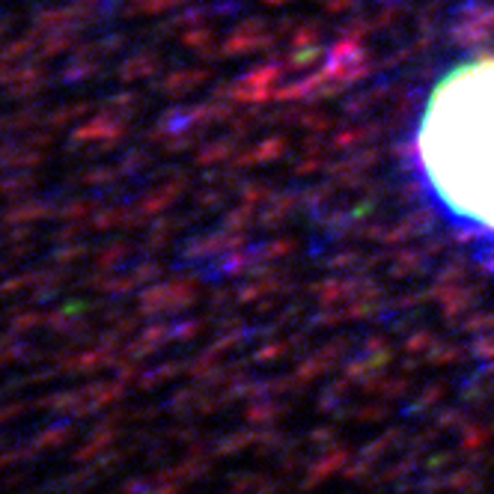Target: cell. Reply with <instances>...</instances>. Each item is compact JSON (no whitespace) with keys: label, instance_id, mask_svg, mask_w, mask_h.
<instances>
[{"label":"cell","instance_id":"cell-1","mask_svg":"<svg viewBox=\"0 0 494 494\" xmlns=\"http://www.w3.org/2000/svg\"><path fill=\"white\" fill-rule=\"evenodd\" d=\"M417 161L447 215L494 238V57L438 81L417 126Z\"/></svg>","mask_w":494,"mask_h":494}]
</instances>
